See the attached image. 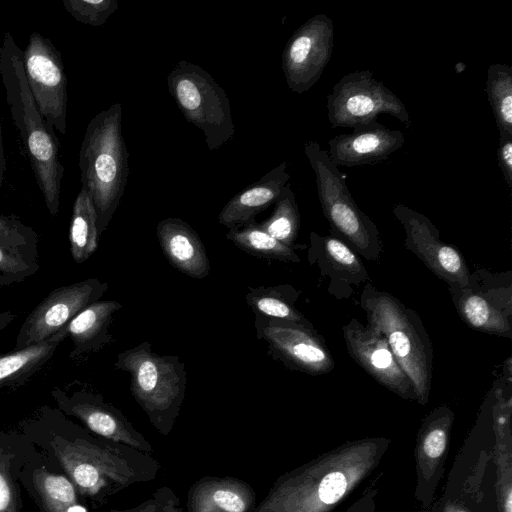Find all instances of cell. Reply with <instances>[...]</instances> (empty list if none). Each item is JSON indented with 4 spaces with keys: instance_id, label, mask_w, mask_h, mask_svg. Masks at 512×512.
<instances>
[{
    "instance_id": "obj_1",
    "label": "cell",
    "mask_w": 512,
    "mask_h": 512,
    "mask_svg": "<svg viewBox=\"0 0 512 512\" xmlns=\"http://www.w3.org/2000/svg\"><path fill=\"white\" fill-rule=\"evenodd\" d=\"M18 426L95 509L131 485L154 480L161 467L152 455L99 437L47 405Z\"/></svg>"
},
{
    "instance_id": "obj_2",
    "label": "cell",
    "mask_w": 512,
    "mask_h": 512,
    "mask_svg": "<svg viewBox=\"0 0 512 512\" xmlns=\"http://www.w3.org/2000/svg\"><path fill=\"white\" fill-rule=\"evenodd\" d=\"M0 76L6 101L20 133L48 212H59L64 166L59 159V140L41 115L29 89L23 63V50L9 32L0 47Z\"/></svg>"
},
{
    "instance_id": "obj_3",
    "label": "cell",
    "mask_w": 512,
    "mask_h": 512,
    "mask_svg": "<svg viewBox=\"0 0 512 512\" xmlns=\"http://www.w3.org/2000/svg\"><path fill=\"white\" fill-rule=\"evenodd\" d=\"M122 114L120 103L96 114L87 125L79 151L81 188L95 208L100 236L127 184L129 153L122 135Z\"/></svg>"
},
{
    "instance_id": "obj_4",
    "label": "cell",
    "mask_w": 512,
    "mask_h": 512,
    "mask_svg": "<svg viewBox=\"0 0 512 512\" xmlns=\"http://www.w3.org/2000/svg\"><path fill=\"white\" fill-rule=\"evenodd\" d=\"M360 306L368 324L386 338L399 366L412 383L416 399H428L433 376V347L419 315L387 291L367 282Z\"/></svg>"
},
{
    "instance_id": "obj_5",
    "label": "cell",
    "mask_w": 512,
    "mask_h": 512,
    "mask_svg": "<svg viewBox=\"0 0 512 512\" xmlns=\"http://www.w3.org/2000/svg\"><path fill=\"white\" fill-rule=\"evenodd\" d=\"M115 368L130 375L131 393L153 427L172 431L185 397L187 372L176 355H159L143 341L117 355Z\"/></svg>"
},
{
    "instance_id": "obj_6",
    "label": "cell",
    "mask_w": 512,
    "mask_h": 512,
    "mask_svg": "<svg viewBox=\"0 0 512 512\" xmlns=\"http://www.w3.org/2000/svg\"><path fill=\"white\" fill-rule=\"evenodd\" d=\"M304 153L314 171L319 202L331 233L368 261L380 259L383 244L376 224L353 199L345 175L316 141H308Z\"/></svg>"
},
{
    "instance_id": "obj_7",
    "label": "cell",
    "mask_w": 512,
    "mask_h": 512,
    "mask_svg": "<svg viewBox=\"0 0 512 512\" xmlns=\"http://www.w3.org/2000/svg\"><path fill=\"white\" fill-rule=\"evenodd\" d=\"M167 85L186 121L203 132L210 151L234 136L229 98L207 71L181 60L168 74Z\"/></svg>"
},
{
    "instance_id": "obj_8",
    "label": "cell",
    "mask_w": 512,
    "mask_h": 512,
    "mask_svg": "<svg viewBox=\"0 0 512 512\" xmlns=\"http://www.w3.org/2000/svg\"><path fill=\"white\" fill-rule=\"evenodd\" d=\"M326 107L333 128L366 125L384 113L397 118L407 127L411 125L405 104L375 79L370 70H357L344 75L328 94Z\"/></svg>"
},
{
    "instance_id": "obj_9",
    "label": "cell",
    "mask_w": 512,
    "mask_h": 512,
    "mask_svg": "<svg viewBox=\"0 0 512 512\" xmlns=\"http://www.w3.org/2000/svg\"><path fill=\"white\" fill-rule=\"evenodd\" d=\"M455 309L471 329L512 339V272L478 268L465 286H448Z\"/></svg>"
},
{
    "instance_id": "obj_10",
    "label": "cell",
    "mask_w": 512,
    "mask_h": 512,
    "mask_svg": "<svg viewBox=\"0 0 512 512\" xmlns=\"http://www.w3.org/2000/svg\"><path fill=\"white\" fill-rule=\"evenodd\" d=\"M50 393L57 409L79 420L93 434L152 455V445L127 417L106 402L102 395L90 391L79 381L65 387L56 386Z\"/></svg>"
},
{
    "instance_id": "obj_11",
    "label": "cell",
    "mask_w": 512,
    "mask_h": 512,
    "mask_svg": "<svg viewBox=\"0 0 512 512\" xmlns=\"http://www.w3.org/2000/svg\"><path fill=\"white\" fill-rule=\"evenodd\" d=\"M23 63L41 115L53 130L66 134L67 77L61 53L50 39L33 32L23 51Z\"/></svg>"
},
{
    "instance_id": "obj_12",
    "label": "cell",
    "mask_w": 512,
    "mask_h": 512,
    "mask_svg": "<svg viewBox=\"0 0 512 512\" xmlns=\"http://www.w3.org/2000/svg\"><path fill=\"white\" fill-rule=\"evenodd\" d=\"M256 336L268 346L272 358L291 370L317 376L330 373L335 362L314 326L255 316Z\"/></svg>"
},
{
    "instance_id": "obj_13",
    "label": "cell",
    "mask_w": 512,
    "mask_h": 512,
    "mask_svg": "<svg viewBox=\"0 0 512 512\" xmlns=\"http://www.w3.org/2000/svg\"><path fill=\"white\" fill-rule=\"evenodd\" d=\"M107 290L108 283L97 278L54 289L27 315L16 337L15 349L50 339L83 309L100 300Z\"/></svg>"
},
{
    "instance_id": "obj_14",
    "label": "cell",
    "mask_w": 512,
    "mask_h": 512,
    "mask_svg": "<svg viewBox=\"0 0 512 512\" xmlns=\"http://www.w3.org/2000/svg\"><path fill=\"white\" fill-rule=\"evenodd\" d=\"M334 45V25L325 14L303 23L289 38L282 52V70L289 89L308 91L328 65Z\"/></svg>"
},
{
    "instance_id": "obj_15",
    "label": "cell",
    "mask_w": 512,
    "mask_h": 512,
    "mask_svg": "<svg viewBox=\"0 0 512 512\" xmlns=\"http://www.w3.org/2000/svg\"><path fill=\"white\" fill-rule=\"evenodd\" d=\"M393 214L402 225L404 246L447 286H465L470 271L460 250L440 238L438 228L428 217L403 204L393 207Z\"/></svg>"
},
{
    "instance_id": "obj_16",
    "label": "cell",
    "mask_w": 512,
    "mask_h": 512,
    "mask_svg": "<svg viewBox=\"0 0 512 512\" xmlns=\"http://www.w3.org/2000/svg\"><path fill=\"white\" fill-rule=\"evenodd\" d=\"M351 358L375 381L398 395L411 398L415 392L399 366L384 335L374 326L352 318L342 327Z\"/></svg>"
},
{
    "instance_id": "obj_17",
    "label": "cell",
    "mask_w": 512,
    "mask_h": 512,
    "mask_svg": "<svg viewBox=\"0 0 512 512\" xmlns=\"http://www.w3.org/2000/svg\"><path fill=\"white\" fill-rule=\"evenodd\" d=\"M18 481L39 512H88L71 480L35 445L18 471Z\"/></svg>"
},
{
    "instance_id": "obj_18",
    "label": "cell",
    "mask_w": 512,
    "mask_h": 512,
    "mask_svg": "<svg viewBox=\"0 0 512 512\" xmlns=\"http://www.w3.org/2000/svg\"><path fill=\"white\" fill-rule=\"evenodd\" d=\"M309 238L308 262L327 280L328 294L337 300L349 299L361 284L370 282L359 255L339 237L312 231Z\"/></svg>"
},
{
    "instance_id": "obj_19",
    "label": "cell",
    "mask_w": 512,
    "mask_h": 512,
    "mask_svg": "<svg viewBox=\"0 0 512 512\" xmlns=\"http://www.w3.org/2000/svg\"><path fill=\"white\" fill-rule=\"evenodd\" d=\"M405 142L402 131L373 121L328 141L329 158L336 166L356 167L383 162Z\"/></svg>"
},
{
    "instance_id": "obj_20",
    "label": "cell",
    "mask_w": 512,
    "mask_h": 512,
    "mask_svg": "<svg viewBox=\"0 0 512 512\" xmlns=\"http://www.w3.org/2000/svg\"><path fill=\"white\" fill-rule=\"evenodd\" d=\"M156 236L168 262L179 272L194 279L210 273V262L198 233L184 220L168 217L158 222Z\"/></svg>"
},
{
    "instance_id": "obj_21",
    "label": "cell",
    "mask_w": 512,
    "mask_h": 512,
    "mask_svg": "<svg viewBox=\"0 0 512 512\" xmlns=\"http://www.w3.org/2000/svg\"><path fill=\"white\" fill-rule=\"evenodd\" d=\"M121 308L122 305L115 300H98L83 309L64 329L50 339L61 343L70 337L73 350L69 357L79 362L114 341L109 327L114 313Z\"/></svg>"
},
{
    "instance_id": "obj_22",
    "label": "cell",
    "mask_w": 512,
    "mask_h": 512,
    "mask_svg": "<svg viewBox=\"0 0 512 512\" xmlns=\"http://www.w3.org/2000/svg\"><path fill=\"white\" fill-rule=\"evenodd\" d=\"M256 505L253 487L232 476H205L187 493V512H251Z\"/></svg>"
},
{
    "instance_id": "obj_23",
    "label": "cell",
    "mask_w": 512,
    "mask_h": 512,
    "mask_svg": "<svg viewBox=\"0 0 512 512\" xmlns=\"http://www.w3.org/2000/svg\"><path fill=\"white\" fill-rule=\"evenodd\" d=\"M289 179L287 162H282L235 194L220 211L218 222L229 230L255 220L257 214L277 202Z\"/></svg>"
},
{
    "instance_id": "obj_24",
    "label": "cell",
    "mask_w": 512,
    "mask_h": 512,
    "mask_svg": "<svg viewBox=\"0 0 512 512\" xmlns=\"http://www.w3.org/2000/svg\"><path fill=\"white\" fill-rule=\"evenodd\" d=\"M33 446L22 433L0 431V512H23L18 471Z\"/></svg>"
},
{
    "instance_id": "obj_25",
    "label": "cell",
    "mask_w": 512,
    "mask_h": 512,
    "mask_svg": "<svg viewBox=\"0 0 512 512\" xmlns=\"http://www.w3.org/2000/svg\"><path fill=\"white\" fill-rule=\"evenodd\" d=\"M60 343L48 339L0 354V389L26 384L53 357Z\"/></svg>"
},
{
    "instance_id": "obj_26",
    "label": "cell",
    "mask_w": 512,
    "mask_h": 512,
    "mask_svg": "<svg viewBox=\"0 0 512 512\" xmlns=\"http://www.w3.org/2000/svg\"><path fill=\"white\" fill-rule=\"evenodd\" d=\"M245 300L255 316L293 322L301 325L313 324L295 307L300 291L290 284L275 286H249Z\"/></svg>"
},
{
    "instance_id": "obj_27",
    "label": "cell",
    "mask_w": 512,
    "mask_h": 512,
    "mask_svg": "<svg viewBox=\"0 0 512 512\" xmlns=\"http://www.w3.org/2000/svg\"><path fill=\"white\" fill-rule=\"evenodd\" d=\"M97 215L87 192L81 188L74 201L69 226L70 253L81 264L97 250L99 243Z\"/></svg>"
},
{
    "instance_id": "obj_28",
    "label": "cell",
    "mask_w": 512,
    "mask_h": 512,
    "mask_svg": "<svg viewBox=\"0 0 512 512\" xmlns=\"http://www.w3.org/2000/svg\"><path fill=\"white\" fill-rule=\"evenodd\" d=\"M226 238L245 253L266 260L298 263L300 257L295 248L276 240L253 220L228 230Z\"/></svg>"
},
{
    "instance_id": "obj_29",
    "label": "cell",
    "mask_w": 512,
    "mask_h": 512,
    "mask_svg": "<svg viewBox=\"0 0 512 512\" xmlns=\"http://www.w3.org/2000/svg\"><path fill=\"white\" fill-rule=\"evenodd\" d=\"M485 92L499 134L512 135V67L493 63L488 67Z\"/></svg>"
},
{
    "instance_id": "obj_30",
    "label": "cell",
    "mask_w": 512,
    "mask_h": 512,
    "mask_svg": "<svg viewBox=\"0 0 512 512\" xmlns=\"http://www.w3.org/2000/svg\"><path fill=\"white\" fill-rule=\"evenodd\" d=\"M259 225L266 233L281 243L290 247L298 246L294 242L299 233L300 214L290 183L284 187L270 217Z\"/></svg>"
},
{
    "instance_id": "obj_31",
    "label": "cell",
    "mask_w": 512,
    "mask_h": 512,
    "mask_svg": "<svg viewBox=\"0 0 512 512\" xmlns=\"http://www.w3.org/2000/svg\"><path fill=\"white\" fill-rule=\"evenodd\" d=\"M39 235L14 215L0 213V246L31 262L38 260Z\"/></svg>"
},
{
    "instance_id": "obj_32",
    "label": "cell",
    "mask_w": 512,
    "mask_h": 512,
    "mask_svg": "<svg viewBox=\"0 0 512 512\" xmlns=\"http://www.w3.org/2000/svg\"><path fill=\"white\" fill-rule=\"evenodd\" d=\"M64 9L78 22L98 27L118 9L117 0H62Z\"/></svg>"
},
{
    "instance_id": "obj_33",
    "label": "cell",
    "mask_w": 512,
    "mask_h": 512,
    "mask_svg": "<svg viewBox=\"0 0 512 512\" xmlns=\"http://www.w3.org/2000/svg\"><path fill=\"white\" fill-rule=\"evenodd\" d=\"M109 512H184V507L174 490L163 486L134 507L123 510L111 509Z\"/></svg>"
},
{
    "instance_id": "obj_34",
    "label": "cell",
    "mask_w": 512,
    "mask_h": 512,
    "mask_svg": "<svg viewBox=\"0 0 512 512\" xmlns=\"http://www.w3.org/2000/svg\"><path fill=\"white\" fill-rule=\"evenodd\" d=\"M38 270V262L28 261L0 246V274L9 276L19 283L34 275Z\"/></svg>"
},
{
    "instance_id": "obj_35",
    "label": "cell",
    "mask_w": 512,
    "mask_h": 512,
    "mask_svg": "<svg viewBox=\"0 0 512 512\" xmlns=\"http://www.w3.org/2000/svg\"><path fill=\"white\" fill-rule=\"evenodd\" d=\"M346 487V478L341 472L329 473L323 477L319 484V499L325 504H333L342 497Z\"/></svg>"
},
{
    "instance_id": "obj_36",
    "label": "cell",
    "mask_w": 512,
    "mask_h": 512,
    "mask_svg": "<svg viewBox=\"0 0 512 512\" xmlns=\"http://www.w3.org/2000/svg\"><path fill=\"white\" fill-rule=\"evenodd\" d=\"M498 166L509 188L512 187V135L499 134Z\"/></svg>"
},
{
    "instance_id": "obj_37",
    "label": "cell",
    "mask_w": 512,
    "mask_h": 512,
    "mask_svg": "<svg viewBox=\"0 0 512 512\" xmlns=\"http://www.w3.org/2000/svg\"><path fill=\"white\" fill-rule=\"evenodd\" d=\"M447 434L441 427L431 429L424 439V452L430 458L439 457L446 446Z\"/></svg>"
},
{
    "instance_id": "obj_38",
    "label": "cell",
    "mask_w": 512,
    "mask_h": 512,
    "mask_svg": "<svg viewBox=\"0 0 512 512\" xmlns=\"http://www.w3.org/2000/svg\"><path fill=\"white\" fill-rule=\"evenodd\" d=\"M15 318L16 315L12 312H0V331L6 328Z\"/></svg>"
},
{
    "instance_id": "obj_39",
    "label": "cell",
    "mask_w": 512,
    "mask_h": 512,
    "mask_svg": "<svg viewBox=\"0 0 512 512\" xmlns=\"http://www.w3.org/2000/svg\"><path fill=\"white\" fill-rule=\"evenodd\" d=\"M5 168H6V160L4 157L2 128H1V124H0V170L5 171Z\"/></svg>"
},
{
    "instance_id": "obj_40",
    "label": "cell",
    "mask_w": 512,
    "mask_h": 512,
    "mask_svg": "<svg viewBox=\"0 0 512 512\" xmlns=\"http://www.w3.org/2000/svg\"><path fill=\"white\" fill-rule=\"evenodd\" d=\"M13 283H17L13 278L0 274V288L3 286H9Z\"/></svg>"
},
{
    "instance_id": "obj_41",
    "label": "cell",
    "mask_w": 512,
    "mask_h": 512,
    "mask_svg": "<svg viewBox=\"0 0 512 512\" xmlns=\"http://www.w3.org/2000/svg\"><path fill=\"white\" fill-rule=\"evenodd\" d=\"M505 511L506 512H512V495L511 492H508L506 504H505Z\"/></svg>"
},
{
    "instance_id": "obj_42",
    "label": "cell",
    "mask_w": 512,
    "mask_h": 512,
    "mask_svg": "<svg viewBox=\"0 0 512 512\" xmlns=\"http://www.w3.org/2000/svg\"><path fill=\"white\" fill-rule=\"evenodd\" d=\"M3 177H4V171H3V170H0V189H1V187H2Z\"/></svg>"
},
{
    "instance_id": "obj_43",
    "label": "cell",
    "mask_w": 512,
    "mask_h": 512,
    "mask_svg": "<svg viewBox=\"0 0 512 512\" xmlns=\"http://www.w3.org/2000/svg\"><path fill=\"white\" fill-rule=\"evenodd\" d=\"M458 512H466V511H458Z\"/></svg>"
}]
</instances>
